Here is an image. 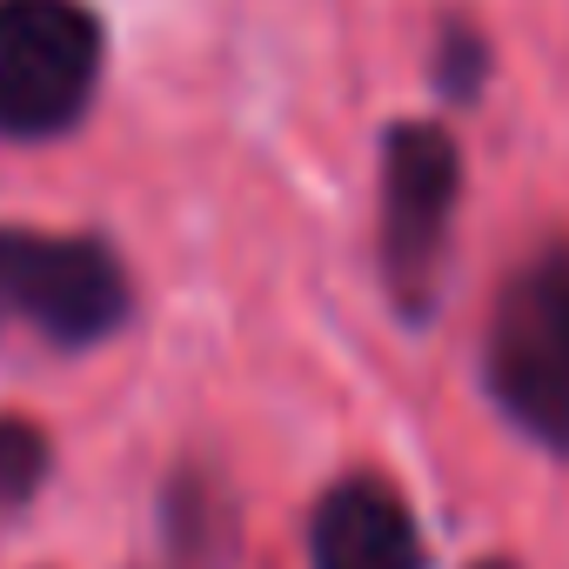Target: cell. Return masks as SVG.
Returning a JSON list of instances; mask_svg holds the SVG:
<instances>
[{"label":"cell","instance_id":"1","mask_svg":"<svg viewBox=\"0 0 569 569\" xmlns=\"http://www.w3.org/2000/svg\"><path fill=\"white\" fill-rule=\"evenodd\" d=\"M489 396L529 442L569 456V241L509 274L489 322Z\"/></svg>","mask_w":569,"mask_h":569},{"label":"cell","instance_id":"2","mask_svg":"<svg viewBox=\"0 0 569 569\" xmlns=\"http://www.w3.org/2000/svg\"><path fill=\"white\" fill-rule=\"evenodd\" d=\"M101 81V21L81 0H0V134L74 128Z\"/></svg>","mask_w":569,"mask_h":569},{"label":"cell","instance_id":"3","mask_svg":"<svg viewBox=\"0 0 569 569\" xmlns=\"http://www.w3.org/2000/svg\"><path fill=\"white\" fill-rule=\"evenodd\" d=\"M456 194H462L456 141L436 121H402L382 148V281L402 316H429L442 289Z\"/></svg>","mask_w":569,"mask_h":569},{"label":"cell","instance_id":"4","mask_svg":"<svg viewBox=\"0 0 569 569\" xmlns=\"http://www.w3.org/2000/svg\"><path fill=\"white\" fill-rule=\"evenodd\" d=\"M0 296L54 342H101L128 322V274L101 241L0 228Z\"/></svg>","mask_w":569,"mask_h":569},{"label":"cell","instance_id":"5","mask_svg":"<svg viewBox=\"0 0 569 569\" xmlns=\"http://www.w3.org/2000/svg\"><path fill=\"white\" fill-rule=\"evenodd\" d=\"M309 556L316 569H422V536L382 476H342L316 502Z\"/></svg>","mask_w":569,"mask_h":569},{"label":"cell","instance_id":"6","mask_svg":"<svg viewBox=\"0 0 569 569\" xmlns=\"http://www.w3.org/2000/svg\"><path fill=\"white\" fill-rule=\"evenodd\" d=\"M48 482V436L21 416H0V509H21Z\"/></svg>","mask_w":569,"mask_h":569},{"label":"cell","instance_id":"7","mask_svg":"<svg viewBox=\"0 0 569 569\" xmlns=\"http://www.w3.org/2000/svg\"><path fill=\"white\" fill-rule=\"evenodd\" d=\"M482 68H489V48H482L469 28H456V34L442 41V88H449V94H476Z\"/></svg>","mask_w":569,"mask_h":569},{"label":"cell","instance_id":"8","mask_svg":"<svg viewBox=\"0 0 569 569\" xmlns=\"http://www.w3.org/2000/svg\"><path fill=\"white\" fill-rule=\"evenodd\" d=\"M476 569H509V562H476Z\"/></svg>","mask_w":569,"mask_h":569}]
</instances>
